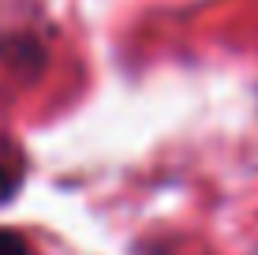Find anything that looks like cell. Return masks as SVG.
<instances>
[{"instance_id":"6da1fadb","label":"cell","mask_w":258,"mask_h":255,"mask_svg":"<svg viewBox=\"0 0 258 255\" xmlns=\"http://www.w3.org/2000/svg\"><path fill=\"white\" fill-rule=\"evenodd\" d=\"M0 255H30V251H26V244H23L15 233H4V229H0Z\"/></svg>"},{"instance_id":"7a4b0ae2","label":"cell","mask_w":258,"mask_h":255,"mask_svg":"<svg viewBox=\"0 0 258 255\" xmlns=\"http://www.w3.org/2000/svg\"><path fill=\"white\" fill-rule=\"evenodd\" d=\"M12 191H15V173H8L4 165H0V203H4Z\"/></svg>"}]
</instances>
